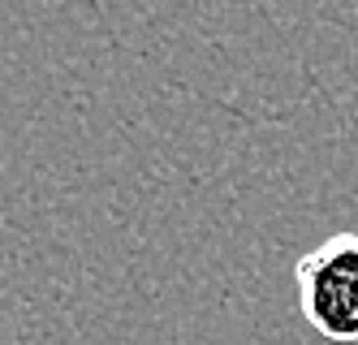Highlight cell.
Masks as SVG:
<instances>
[{"mask_svg":"<svg viewBox=\"0 0 358 345\" xmlns=\"http://www.w3.org/2000/svg\"><path fill=\"white\" fill-rule=\"evenodd\" d=\"M302 320L332 345H358V233H332L311 246L298 268Z\"/></svg>","mask_w":358,"mask_h":345,"instance_id":"obj_1","label":"cell"}]
</instances>
